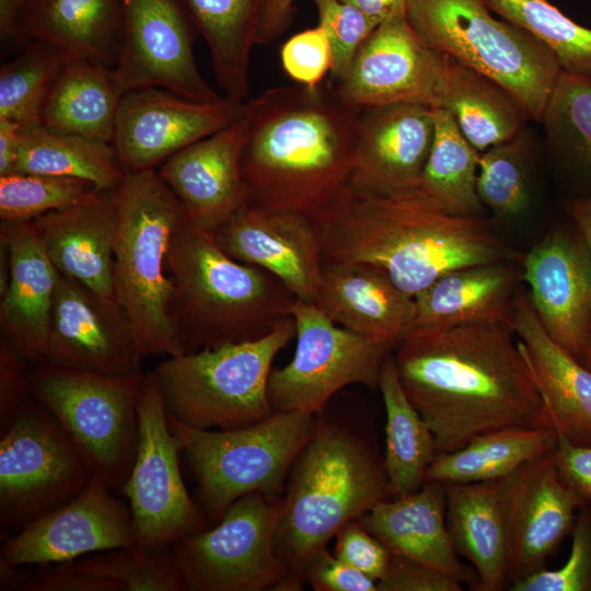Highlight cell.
I'll use <instances>...</instances> for the list:
<instances>
[{
    "mask_svg": "<svg viewBox=\"0 0 591 591\" xmlns=\"http://www.w3.org/2000/svg\"><path fill=\"white\" fill-rule=\"evenodd\" d=\"M514 336L501 323L417 326L393 350L403 390L438 453L494 430L552 427Z\"/></svg>",
    "mask_w": 591,
    "mask_h": 591,
    "instance_id": "6da1fadb",
    "label": "cell"
},
{
    "mask_svg": "<svg viewBox=\"0 0 591 591\" xmlns=\"http://www.w3.org/2000/svg\"><path fill=\"white\" fill-rule=\"evenodd\" d=\"M360 113L331 80L244 101L240 167L248 205L310 218L324 209L348 184Z\"/></svg>",
    "mask_w": 591,
    "mask_h": 591,
    "instance_id": "7a4b0ae2",
    "label": "cell"
},
{
    "mask_svg": "<svg viewBox=\"0 0 591 591\" xmlns=\"http://www.w3.org/2000/svg\"><path fill=\"white\" fill-rule=\"evenodd\" d=\"M311 220L323 262L373 266L413 298L450 271L507 259L478 217L449 215L415 190L374 195L347 185Z\"/></svg>",
    "mask_w": 591,
    "mask_h": 591,
    "instance_id": "3957f363",
    "label": "cell"
},
{
    "mask_svg": "<svg viewBox=\"0 0 591 591\" xmlns=\"http://www.w3.org/2000/svg\"><path fill=\"white\" fill-rule=\"evenodd\" d=\"M358 422L314 415L282 495L276 548L302 587L311 559L348 522L390 496L383 457Z\"/></svg>",
    "mask_w": 591,
    "mask_h": 591,
    "instance_id": "277c9868",
    "label": "cell"
},
{
    "mask_svg": "<svg viewBox=\"0 0 591 591\" xmlns=\"http://www.w3.org/2000/svg\"><path fill=\"white\" fill-rule=\"evenodd\" d=\"M170 317L183 354L269 333L297 298L273 274L227 255L211 231L188 220L174 233L166 259Z\"/></svg>",
    "mask_w": 591,
    "mask_h": 591,
    "instance_id": "5b68a950",
    "label": "cell"
},
{
    "mask_svg": "<svg viewBox=\"0 0 591 591\" xmlns=\"http://www.w3.org/2000/svg\"><path fill=\"white\" fill-rule=\"evenodd\" d=\"M186 211L157 170L126 172L117 188L114 297L144 357L183 355L170 317L167 252Z\"/></svg>",
    "mask_w": 591,
    "mask_h": 591,
    "instance_id": "8992f818",
    "label": "cell"
},
{
    "mask_svg": "<svg viewBox=\"0 0 591 591\" xmlns=\"http://www.w3.org/2000/svg\"><path fill=\"white\" fill-rule=\"evenodd\" d=\"M405 11L427 47L495 80L542 119L561 70L531 33L495 18L487 0H406Z\"/></svg>",
    "mask_w": 591,
    "mask_h": 591,
    "instance_id": "52a82bcc",
    "label": "cell"
},
{
    "mask_svg": "<svg viewBox=\"0 0 591 591\" xmlns=\"http://www.w3.org/2000/svg\"><path fill=\"white\" fill-rule=\"evenodd\" d=\"M294 336L289 315L257 339L167 357L154 371L167 415L190 427L220 430L266 419L274 413L268 397L274 359Z\"/></svg>",
    "mask_w": 591,
    "mask_h": 591,
    "instance_id": "ba28073f",
    "label": "cell"
},
{
    "mask_svg": "<svg viewBox=\"0 0 591 591\" xmlns=\"http://www.w3.org/2000/svg\"><path fill=\"white\" fill-rule=\"evenodd\" d=\"M313 421L311 415L274 412L257 424L220 430L190 427L169 416L197 484L195 500L206 519L217 523L247 494L282 496Z\"/></svg>",
    "mask_w": 591,
    "mask_h": 591,
    "instance_id": "9c48e42d",
    "label": "cell"
},
{
    "mask_svg": "<svg viewBox=\"0 0 591 591\" xmlns=\"http://www.w3.org/2000/svg\"><path fill=\"white\" fill-rule=\"evenodd\" d=\"M143 376L80 371L45 360L32 364L33 397L112 489L123 486L135 460Z\"/></svg>",
    "mask_w": 591,
    "mask_h": 591,
    "instance_id": "30bf717a",
    "label": "cell"
},
{
    "mask_svg": "<svg viewBox=\"0 0 591 591\" xmlns=\"http://www.w3.org/2000/svg\"><path fill=\"white\" fill-rule=\"evenodd\" d=\"M282 496L247 494L212 529L172 545L185 591L301 590L276 548Z\"/></svg>",
    "mask_w": 591,
    "mask_h": 591,
    "instance_id": "8fae6325",
    "label": "cell"
},
{
    "mask_svg": "<svg viewBox=\"0 0 591 591\" xmlns=\"http://www.w3.org/2000/svg\"><path fill=\"white\" fill-rule=\"evenodd\" d=\"M135 460L121 493L128 500L135 549L151 554L207 529V519L188 495L181 468V445L170 428L155 372L143 376L138 404Z\"/></svg>",
    "mask_w": 591,
    "mask_h": 591,
    "instance_id": "7c38bea8",
    "label": "cell"
},
{
    "mask_svg": "<svg viewBox=\"0 0 591 591\" xmlns=\"http://www.w3.org/2000/svg\"><path fill=\"white\" fill-rule=\"evenodd\" d=\"M290 315L297 348L289 363L269 374L274 412L314 416L348 385L378 387L381 368L394 346L337 326L312 302L297 299Z\"/></svg>",
    "mask_w": 591,
    "mask_h": 591,
    "instance_id": "4fadbf2b",
    "label": "cell"
},
{
    "mask_svg": "<svg viewBox=\"0 0 591 591\" xmlns=\"http://www.w3.org/2000/svg\"><path fill=\"white\" fill-rule=\"evenodd\" d=\"M94 473L33 395L0 439V524L25 526L77 496Z\"/></svg>",
    "mask_w": 591,
    "mask_h": 591,
    "instance_id": "5bb4252c",
    "label": "cell"
},
{
    "mask_svg": "<svg viewBox=\"0 0 591 591\" xmlns=\"http://www.w3.org/2000/svg\"><path fill=\"white\" fill-rule=\"evenodd\" d=\"M120 27L113 68L124 91L163 88L198 102L220 96L202 78L193 24L178 0H117Z\"/></svg>",
    "mask_w": 591,
    "mask_h": 591,
    "instance_id": "9a60e30c",
    "label": "cell"
},
{
    "mask_svg": "<svg viewBox=\"0 0 591 591\" xmlns=\"http://www.w3.org/2000/svg\"><path fill=\"white\" fill-rule=\"evenodd\" d=\"M445 66L447 56L417 37L404 5L374 28L346 73L332 83L347 105L361 112L395 104L439 108Z\"/></svg>",
    "mask_w": 591,
    "mask_h": 591,
    "instance_id": "2e32d148",
    "label": "cell"
},
{
    "mask_svg": "<svg viewBox=\"0 0 591 591\" xmlns=\"http://www.w3.org/2000/svg\"><path fill=\"white\" fill-rule=\"evenodd\" d=\"M93 475L71 500L33 520L5 541L0 563L48 566L117 548H135L129 507Z\"/></svg>",
    "mask_w": 591,
    "mask_h": 591,
    "instance_id": "e0dca14e",
    "label": "cell"
},
{
    "mask_svg": "<svg viewBox=\"0 0 591 591\" xmlns=\"http://www.w3.org/2000/svg\"><path fill=\"white\" fill-rule=\"evenodd\" d=\"M243 103L225 96L198 102L154 86L127 91L113 139L121 166L125 172L158 169L176 152L231 124Z\"/></svg>",
    "mask_w": 591,
    "mask_h": 591,
    "instance_id": "ac0fdd59",
    "label": "cell"
},
{
    "mask_svg": "<svg viewBox=\"0 0 591 591\" xmlns=\"http://www.w3.org/2000/svg\"><path fill=\"white\" fill-rule=\"evenodd\" d=\"M134 328L116 300L59 273L45 361L101 374L141 373Z\"/></svg>",
    "mask_w": 591,
    "mask_h": 591,
    "instance_id": "d6986e66",
    "label": "cell"
},
{
    "mask_svg": "<svg viewBox=\"0 0 591 591\" xmlns=\"http://www.w3.org/2000/svg\"><path fill=\"white\" fill-rule=\"evenodd\" d=\"M521 278L545 332L583 363L591 339V257L578 228L554 229L533 245Z\"/></svg>",
    "mask_w": 591,
    "mask_h": 591,
    "instance_id": "ffe728a7",
    "label": "cell"
},
{
    "mask_svg": "<svg viewBox=\"0 0 591 591\" xmlns=\"http://www.w3.org/2000/svg\"><path fill=\"white\" fill-rule=\"evenodd\" d=\"M212 233L231 258L269 271L298 300L314 302L323 255L310 217L246 205Z\"/></svg>",
    "mask_w": 591,
    "mask_h": 591,
    "instance_id": "44dd1931",
    "label": "cell"
},
{
    "mask_svg": "<svg viewBox=\"0 0 591 591\" xmlns=\"http://www.w3.org/2000/svg\"><path fill=\"white\" fill-rule=\"evenodd\" d=\"M433 135L431 107L395 104L362 111L347 185L374 195L416 190Z\"/></svg>",
    "mask_w": 591,
    "mask_h": 591,
    "instance_id": "7402d4cb",
    "label": "cell"
},
{
    "mask_svg": "<svg viewBox=\"0 0 591 591\" xmlns=\"http://www.w3.org/2000/svg\"><path fill=\"white\" fill-rule=\"evenodd\" d=\"M243 106L219 131L182 149L157 170L182 202L193 224L213 232L248 205L240 158L244 142Z\"/></svg>",
    "mask_w": 591,
    "mask_h": 591,
    "instance_id": "603a6c76",
    "label": "cell"
},
{
    "mask_svg": "<svg viewBox=\"0 0 591 591\" xmlns=\"http://www.w3.org/2000/svg\"><path fill=\"white\" fill-rule=\"evenodd\" d=\"M578 497L561 482L553 450L512 475L509 505V586L544 568L572 529Z\"/></svg>",
    "mask_w": 591,
    "mask_h": 591,
    "instance_id": "cb8c5ba5",
    "label": "cell"
},
{
    "mask_svg": "<svg viewBox=\"0 0 591 591\" xmlns=\"http://www.w3.org/2000/svg\"><path fill=\"white\" fill-rule=\"evenodd\" d=\"M30 225L61 275L115 300L117 188L100 189L86 200L36 218Z\"/></svg>",
    "mask_w": 591,
    "mask_h": 591,
    "instance_id": "d4e9b609",
    "label": "cell"
},
{
    "mask_svg": "<svg viewBox=\"0 0 591 591\" xmlns=\"http://www.w3.org/2000/svg\"><path fill=\"white\" fill-rule=\"evenodd\" d=\"M0 237L9 247L10 270L0 294V329L31 364L45 360L59 271L30 223L1 221Z\"/></svg>",
    "mask_w": 591,
    "mask_h": 591,
    "instance_id": "484cf974",
    "label": "cell"
},
{
    "mask_svg": "<svg viewBox=\"0 0 591 591\" xmlns=\"http://www.w3.org/2000/svg\"><path fill=\"white\" fill-rule=\"evenodd\" d=\"M313 303L334 323L394 347L416 325L415 299L367 264L323 262Z\"/></svg>",
    "mask_w": 591,
    "mask_h": 591,
    "instance_id": "4316f807",
    "label": "cell"
},
{
    "mask_svg": "<svg viewBox=\"0 0 591 591\" xmlns=\"http://www.w3.org/2000/svg\"><path fill=\"white\" fill-rule=\"evenodd\" d=\"M513 331L549 425L572 443L591 445V370L548 336L523 292L517 297Z\"/></svg>",
    "mask_w": 591,
    "mask_h": 591,
    "instance_id": "83f0119b",
    "label": "cell"
},
{
    "mask_svg": "<svg viewBox=\"0 0 591 591\" xmlns=\"http://www.w3.org/2000/svg\"><path fill=\"white\" fill-rule=\"evenodd\" d=\"M512 475L476 483L443 484L449 535L456 553L475 568L482 591H500L509 586Z\"/></svg>",
    "mask_w": 591,
    "mask_h": 591,
    "instance_id": "f1b7e54d",
    "label": "cell"
},
{
    "mask_svg": "<svg viewBox=\"0 0 591 591\" xmlns=\"http://www.w3.org/2000/svg\"><path fill=\"white\" fill-rule=\"evenodd\" d=\"M445 505L444 485L426 480L410 495L379 501L357 521L392 555L468 580L471 571L460 561L449 535Z\"/></svg>",
    "mask_w": 591,
    "mask_h": 591,
    "instance_id": "f546056e",
    "label": "cell"
},
{
    "mask_svg": "<svg viewBox=\"0 0 591 591\" xmlns=\"http://www.w3.org/2000/svg\"><path fill=\"white\" fill-rule=\"evenodd\" d=\"M519 270L499 262L450 271L417 293V326L501 323L513 328Z\"/></svg>",
    "mask_w": 591,
    "mask_h": 591,
    "instance_id": "4dcf8cb0",
    "label": "cell"
},
{
    "mask_svg": "<svg viewBox=\"0 0 591 591\" xmlns=\"http://www.w3.org/2000/svg\"><path fill=\"white\" fill-rule=\"evenodd\" d=\"M119 27L117 0H30L16 25L15 47L40 39L67 59L91 58L114 68Z\"/></svg>",
    "mask_w": 591,
    "mask_h": 591,
    "instance_id": "1f68e13d",
    "label": "cell"
},
{
    "mask_svg": "<svg viewBox=\"0 0 591 591\" xmlns=\"http://www.w3.org/2000/svg\"><path fill=\"white\" fill-rule=\"evenodd\" d=\"M125 93L113 68L91 58L67 59L48 93L40 125L113 143Z\"/></svg>",
    "mask_w": 591,
    "mask_h": 591,
    "instance_id": "d6a6232c",
    "label": "cell"
},
{
    "mask_svg": "<svg viewBox=\"0 0 591 591\" xmlns=\"http://www.w3.org/2000/svg\"><path fill=\"white\" fill-rule=\"evenodd\" d=\"M439 108L451 114L478 152L518 136L530 119L502 85L448 56Z\"/></svg>",
    "mask_w": 591,
    "mask_h": 591,
    "instance_id": "836d02e7",
    "label": "cell"
},
{
    "mask_svg": "<svg viewBox=\"0 0 591 591\" xmlns=\"http://www.w3.org/2000/svg\"><path fill=\"white\" fill-rule=\"evenodd\" d=\"M178 1L208 45L212 70L224 96L246 101L262 0Z\"/></svg>",
    "mask_w": 591,
    "mask_h": 591,
    "instance_id": "e575fe53",
    "label": "cell"
},
{
    "mask_svg": "<svg viewBox=\"0 0 591 591\" xmlns=\"http://www.w3.org/2000/svg\"><path fill=\"white\" fill-rule=\"evenodd\" d=\"M378 389L385 407V451L383 463L390 496L417 491L438 454L432 431L408 399L399 382L393 352L381 368Z\"/></svg>",
    "mask_w": 591,
    "mask_h": 591,
    "instance_id": "d590c367",
    "label": "cell"
},
{
    "mask_svg": "<svg viewBox=\"0 0 591 591\" xmlns=\"http://www.w3.org/2000/svg\"><path fill=\"white\" fill-rule=\"evenodd\" d=\"M557 431L552 427H511L473 439L452 452L438 453L426 480L476 483L502 478L552 451Z\"/></svg>",
    "mask_w": 591,
    "mask_h": 591,
    "instance_id": "8d00e7d4",
    "label": "cell"
},
{
    "mask_svg": "<svg viewBox=\"0 0 591 591\" xmlns=\"http://www.w3.org/2000/svg\"><path fill=\"white\" fill-rule=\"evenodd\" d=\"M15 173L77 177L116 189L126 172L112 142L63 134L43 125L22 127Z\"/></svg>",
    "mask_w": 591,
    "mask_h": 591,
    "instance_id": "74e56055",
    "label": "cell"
},
{
    "mask_svg": "<svg viewBox=\"0 0 591 591\" xmlns=\"http://www.w3.org/2000/svg\"><path fill=\"white\" fill-rule=\"evenodd\" d=\"M433 118L431 149L415 192L449 215L478 217L483 205L476 190L480 152L448 111L433 108Z\"/></svg>",
    "mask_w": 591,
    "mask_h": 591,
    "instance_id": "f35d334b",
    "label": "cell"
},
{
    "mask_svg": "<svg viewBox=\"0 0 591 591\" xmlns=\"http://www.w3.org/2000/svg\"><path fill=\"white\" fill-rule=\"evenodd\" d=\"M541 121L553 152L591 188V77L561 71Z\"/></svg>",
    "mask_w": 591,
    "mask_h": 591,
    "instance_id": "ab89813d",
    "label": "cell"
},
{
    "mask_svg": "<svg viewBox=\"0 0 591 591\" xmlns=\"http://www.w3.org/2000/svg\"><path fill=\"white\" fill-rule=\"evenodd\" d=\"M0 69V117L22 127L40 124L48 93L67 57L55 45L31 39Z\"/></svg>",
    "mask_w": 591,
    "mask_h": 591,
    "instance_id": "60d3db41",
    "label": "cell"
},
{
    "mask_svg": "<svg viewBox=\"0 0 591 591\" xmlns=\"http://www.w3.org/2000/svg\"><path fill=\"white\" fill-rule=\"evenodd\" d=\"M489 9L536 37L563 72L591 77V28L547 0H487Z\"/></svg>",
    "mask_w": 591,
    "mask_h": 591,
    "instance_id": "b9f144b4",
    "label": "cell"
},
{
    "mask_svg": "<svg viewBox=\"0 0 591 591\" xmlns=\"http://www.w3.org/2000/svg\"><path fill=\"white\" fill-rule=\"evenodd\" d=\"M62 565L79 573L114 580L124 591H185L172 546L151 554L135 548L111 549Z\"/></svg>",
    "mask_w": 591,
    "mask_h": 591,
    "instance_id": "7bdbcfd3",
    "label": "cell"
},
{
    "mask_svg": "<svg viewBox=\"0 0 591 591\" xmlns=\"http://www.w3.org/2000/svg\"><path fill=\"white\" fill-rule=\"evenodd\" d=\"M92 182L77 177L35 173L0 176V218L30 223L36 218L79 204L97 193Z\"/></svg>",
    "mask_w": 591,
    "mask_h": 591,
    "instance_id": "ee69618b",
    "label": "cell"
},
{
    "mask_svg": "<svg viewBox=\"0 0 591 591\" xmlns=\"http://www.w3.org/2000/svg\"><path fill=\"white\" fill-rule=\"evenodd\" d=\"M521 134L496 144L478 159L476 190L482 204L499 216H515L528 204L524 142Z\"/></svg>",
    "mask_w": 591,
    "mask_h": 591,
    "instance_id": "f6af8a7d",
    "label": "cell"
},
{
    "mask_svg": "<svg viewBox=\"0 0 591 591\" xmlns=\"http://www.w3.org/2000/svg\"><path fill=\"white\" fill-rule=\"evenodd\" d=\"M512 591H591V507L582 506L572 526L570 555L554 570L545 568L509 586Z\"/></svg>",
    "mask_w": 591,
    "mask_h": 591,
    "instance_id": "bcb514c9",
    "label": "cell"
},
{
    "mask_svg": "<svg viewBox=\"0 0 591 591\" xmlns=\"http://www.w3.org/2000/svg\"><path fill=\"white\" fill-rule=\"evenodd\" d=\"M321 25L333 49L331 81H338L349 69L364 40L380 24L356 7L341 0H312Z\"/></svg>",
    "mask_w": 591,
    "mask_h": 591,
    "instance_id": "7dc6e473",
    "label": "cell"
},
{
    "mask_svg": "<svg viewBox=\"0 0 591 591\" xmlns=\"http://www.w3.org/2000/svg\"><path fill=\"white\" fill-rule=\"evenodd\" d=\"M285 72L298 84L316 88L333 68V49L325 30L317 25L292 35L280 49Z\"/></svg>",
    "mask_w": 591,
    "mask_h": 591,
    "instance_id": "c3c4849f",
    "label": "cell"
},
{
    "mask_svg": "<svg viewBox=\"0 0 591 591\" xmlns=\"http://www.w3.org/2000/svg\"><path fill=\"white\" fill-rule=\"evenodd\" d=\"M334 555L376 582L385 573L392 554L357 520L348 522L335 535Z\"/></svg>",
    "mask_w": 591,
    "mask_h": 591,
    "instance_id": "681fc988",
    "label": "cell"
},
{
    "mask_svg": "<svg viewBox=\"0 0 591 591\" xmlns=\"http://www.w3.org/2000/svg\"><path fill=\"white\" fill-rule=\"evenodd\" d=\"M32 364L13 346L0 337V432L14 421L19 410L32 396Z\"/></svg>",
    "mask_w": 591,
    "mask_h": 591,
    "instance_id": "f907efd6",
    "label": "cell"
},
{
    "mask_svg": "<svg viewBox=\"0 0 591 591\" xmlns=\"http://www.w3.org/2000/svg\"><path fill=\"white\" fill-rule=\"evenodd\" d=\"M455 577L427 565L392 555L378 581V591H461Z\"/></svg>",
    "mask_w": 591,
    "mask_h": 591,
    "instance_id": "816d5d0a",
    "label": "cell"
},
{
    "mask_svg": "<svg viewBox=\"0 0 591 591\" xmlns=\"http://www.w3.org/2000/svg\"><path fill=\"white\" fill-rule=\"evenodd\" d=\"M303 581L316 591H378V582L323 547L309 563Z\"/></svg>",
    "mask_w": 591,
    "mask_h": 591,
    "instance_id": "f5cc1de1",
    "label": "cell"
},
{
    "mask_svg": "<svg viewBox=\"0 0 591 591\" xmlns=\"http://www.w3.org/2000/svg\"><path fill=\"white\" fill-rule=\"evenodd\" d=\"M553 457L561 482L582 506L591 502V445H577L557 432Z\"/></svg>",
    "mask_w": 591,
    "mask_h": 591,
    "instance_id": "db71d44e",
    "label": "cell"
},
{
    "mask_svg": "<svg viewBox=\"0 0 591 591\" xmlns=\"http://www.w3.org/2000/svg\"><path fill=\"white\" fill-rule=\"evenodd\" d=\"M22 591H124V589L114 580L79 573L62 564H56L32 577Z\"/></svg>",
    "mask_w": 591,
    "mask_h": 591,
    "instance_id": "11a10c76",
    "label": "cell"
},
{
    "mask_svg": "<svg viewBox=\"0 0 591 591\" xmlns=\"http://www.w3.org/2000/svg\"><path fill=\"white\" fill-rule=\"evenodd\" d=\"M294 1L262 0L257 22L258 44H268L283 33L290 23Z\"/></svg>",
    "mask_w": 591,
    "mask_h": 591,
    "instance_id": "9f6ffc18",
    "label": "cell"
},
{
    "mask_svg": "<svg viewBox=\"0 0 591 591\" xmlns=\"http://www.w3.org/2000/svg\"><path fill=\"white\" fill-rule=\"evenodd\" d=\"M22 125L0 117V176L15 173Z\"/></svg>",
    "mask_w": 591,
    "mask_h": 591,
    "instance_id": "6f0895ef",
    "label": "cell"
},
{
    "mask_svg": "<svg viewBox=\"0 0 591 591\" xmlns=\"http://www.w3.org/2000/svg\"><path fill=\"white\" fill-rule=\"evenodd\" d=\"M568 215L584 237L591 257V195L569 201ZM583 364L591 370V339Z\"/></svg>",
    "mask_w": 591,
    "mask_h": 591,
    "instance_id": "680465c9",
    "label": "cell"
},
{
    "mask_svg": "<svg viewBox=\"0 0 591 591\" xmlns=\"http://www.w3.org/2000/svg\"><path fill=\"white\" fill-rule=\"evenodd\" d=\"M30 0H0V40L1 47H15V34L19 19Z\"/></svg>",
    "mask_w": 591,
    "mask_h": 591,
    "instance_id": "91938a15",
    "label": "cell"
},
{
    "mask_svg": "<svg viewBox=\"0 0 591 591\" xmlns=\"http://www.w3.org/2000/svg\"><path fill=\"white\" fill-rule=\"evenodd\" d=\"M381 23L396 10L405 5L406 0H341Z\"/></svg>",
    "mask_w": 591,
    "mask_h": 591,
    "instance_id": "94428289",
    "label": "cell"
},
{
    "mask_svg": "<svg viewBox=\"0 0 591 591\" xmlns=\"http://www.w3.org/2000/svg\"><path fill=\"white\" fill-rule=\"evenodd\" d=\"M31 577L19 569V566H11L0 563V590L22 591Z\"/></svg>",
    "mask_w": 591,
    "mask_h": 591,
    "instance_id": "6125c7cd",
    "label": "cell"
}]
</instances>
